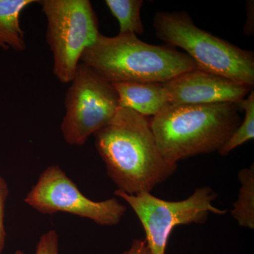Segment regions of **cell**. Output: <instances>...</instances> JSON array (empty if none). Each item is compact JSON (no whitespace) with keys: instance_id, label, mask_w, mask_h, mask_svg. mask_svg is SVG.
<instances>
[{"instance_id":"obj_1","label":"cell","mask_w":254,"mask_h":254,"mask_svg":"<svg viewBox=\"0 0 254 254\" xmlns=\"http://www.w3.org/2000/svg\"><path fill=\"white\" fill-rule=\"evenodd\" d=\"M94 136L108 176L127 194L150 193L177 170L164 158L148 119L133 110L119 108Z\"/></svg>"},{"instance_id":"obj_2","label":"cell","mask_w":254,"mask_h":254,"mask_svg":"<svg viewBox=\"0 0 254 254\" xmlns=\"http://www.w3.org/2000/svg\"><path fill=\"white\" fill-rule=\"evenodd\" d=\"M240 105L234 103L168 104L152 118L150 128L164 158L180 160L219 151L240 126Z\"/></svg>"},{"instance_id":"obj_3","label":"cell","mask_w":254,"mask_h":254,"mask_svg":"<svg viewBox=\"0 0 254 254\" xmlns=\"http://www.w3.org/2000/svg\"><path fill=\"white\" fill-rule=\"evenodd\" d=\"M80 63L111 83H165L182 73L198 69L186 53L166 46H154L135 34L98 35Z\"/></svg>"},{"instance_id":"obj_4","label":"cell","mask_w":254,"mask_h":254,"mask_svg":"<svg viewBox=\"0 0 254 254\" xmlns=\"http://www.w3.org/2000/svg\"><path fill=\"white\" fill-rule=\"evenodd\" d=\"M153 27L159 39L185 50L199 69L254 88L253 52L197 27L185 11L156 13Z\"/></svg>"},{"instance_id":"obj_5","label":"cell","mask_w":254,"mask_h":254,"mask_svg":"<svg viewBox=\"0 0 254 254\" xmlns=\"http://www.w3.org/2000/svg\"><path fill=\"white\" fill-rule=\"evenodd\" d=\"M47 19L46 41L53 53V73L71 83L84 50L100 34L98 20L88 0L38 1Z\"/></svg>"},{"instance_id":"obj_6","label":"cell","mask_w":254,"mask_h":254,"mask_svg":"<svg viewBox=\"0 0 254 254\" xmlns=\"http://www.w3.org/2000/svg\"><path fill=\"white\" fill-rule=\"evenodd\" d=\"M115 195L125 200L138 217L151 254H165L175 227L203 224L210 213L221 215L227 213L213 205L218 194L209 187L197 188L186 199L177 201L159 198L150 192L130 195L117 190Z\"/></svg>"},{"instance_id":"obj_7","label":"cell","mask_w":254,"mask_h":254,"mask_svg":"<svg viewBox=\"0 0 254 254\" xmlns=\"http://www.w3.org/2000/svg\"><path fill=\"white\" fill-rule=\"evenodd\" d=\"M66 113L61 124L68 145H84L91 135L107 126L120 108L113 83L80 63L65 97Z\"/></svg>"},{"instance_id":"obj_8","label":"cell","mask_w":254,"mask_h":254,"mask_svg":"<svg viewBox=\"0 0 254 254\" xmlns=\"http://www.w3.org/2000/svg\"><path fill=\"white\" fill-rule=\"evenodd\" d=\"M24 202L40 213L71 214L101 226L118 225L127 211L126 205L116 198L102 201L87 198L59 165H50L43 171Z\"/></svg>"},{"instance_id":"obj_9","label":"cell","mask_w":254,"mask_h":254,"mask_svg":"<svg viewBox=\"0 0 254 254\" xmlns=\"http://www.w3.org/2000/svg\"><path fill=\"white\" fill-rule=\"evenodd\" d=\"M169 104H240L253 90L250 87L215 73L194 69L163 83Z\"/></svg>"},{"instance_id":"obj_10","label":"cell","mask_w":254,"mask_h":254,"mask_svg":"<svg viewBox=\"0 0 254 254\" xmlns=\"http://www.w3.org/2000/svg\"><path fill=\"white\" fill-rule=\"evenodd\" d=\"M118 93L120 108H127L142 116L154 117L169 104L163 83H113Z\"/></svg>"},{"instance_id":"obj_11","label":"cell","mask_w":254,"mask_h":254,"mask_svg":"<svg viewBox=\"0 0 254 254\" xmlns=\"http://www.w3.org/2000/svg\"><path fill=\"white\" fill-rule=\"evenodd\" d=\"M35 0H0V48L23 52L26 49L25 33L20 24L23 10Z\"/></svg>"},{"instance_id":"obj_12","label":"cell","mask_w":254,"mask_h":254,"mask_svg":"<svg viewBox=\"0 0 254 254\" xmlns=\"http://www.w3.org/2000/svg\"><path fill=\"white\" fill-rule=\"evenodd\" d=\"M241 184L238 197L230 213L240 226L254 230V166L242 169L238 173Z\"/></svg>"},{"instance_id":"obj_13","label":"cell","mask_w":254,"mask_h":254,"mask_svg":"<svg viewBox=\"0 0 254 254\" xmlns=\"http://www.w3.org/2000/svg\"><path fill=\"white\" fill-rule=\"evenodd\" d=\"M105 4L120 25L119 34H142L144 32L141 18L142 0H105Z\"/></svg>"},{"instance_id":"obj_14","label":"cell","mask_w":254,"mask_h":254,"mask_svg":"<svg viewBox=\"0 0 254 254\" xmlns=\"http://www.w3.org/2000/svg\"><path fill=\"white\" fill-rule=\"evenodd\" d=\"M240 105L241 110L245 111L243 121L232 133L226 143L219 150V153L226 156L237 147L243 145L246 142L253 140L254 138V92H250Z\"/></svg>"},{"instance_id":"obj_15","label":"cell","mask_w":254,"mask_h":254,"mask_svg":"<svg viewBox=\"0 0 254 254\" xmlns=\"http://www.w3.org/2000/svg\"><path fill=\"white\" fill-rule=\"evenodd\" d=\"M9 194V187L0 175V254H2L6 245V232L4 225L5 207Z\"/></svg>"},{"instance_id":"obj_16","label":"cell","mask_w":254,"mask_h":254,"mask_svg":"<svg viewBox=\"0 0 254 254\" xmlns=\"http://www.w3.org/2000/svg\"><path fill=\"white\" fill-rule=\"evenodd\" d=\"M36 254H60L59 236L54 230L43 234L37 245Z\"/></svg>"},{"instance_id":"obj_17","label":"cell","mask_w":254,"mask_h":254,"mask_svg":"<svg viewBox=\"0 0 254 254\" xmlns=\"http://www.w3.org/2000/svg\"><path fill=\"white\" fill-rule=\"evenodd\" d=\"M254 2L247 1V20L244 26V32L247 36H252L254 32Z\"/></svg>"},{"instance_id":"obj_18","label":"cell","mask_w":254,"mask_h":254,"mask_svg":"<svg viewBox=\"0 0 254 254\" xmlns=\"http://www.w3.org/2000/svg\"><path fill=\"white\" fill-rule=\"evenodd\" d=\"M120 254H151L145 240H134L128 250Z\"/></svg>"},{"instance_id":"obj_19","label":"cell","mask_w":254,"mask_h":254,"mask_svg":"<svg viewBox=\"0 0 254 254\" xmlns=\"http://www.w3.org/2000/svg\"><path fill=\"white\" fill-rule=\"evenodd\" d=\"M14 254H26L24 253V252H22V251L21 250H17L15 252Z\"/></svg>"}]
</instances>
